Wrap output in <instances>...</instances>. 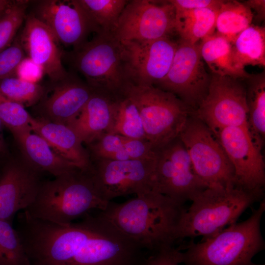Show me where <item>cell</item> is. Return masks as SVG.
Wrapping results in <instances>:
<instances>
[{
    "label": "cell",
    "instance_id": "obj_1",
    "mask_svg": "<svg viewBox=\"0 0 265 265\" xmlns=\"http://www.w3.org/2000/svg\"><path fill=\"white\" fill-rule=\"evenodd\" d=\"M30 265H144L145 250L100 213L59 225L18 213L17 226Z\"/></svg>",
    "mask_w": 265,
    "mask_h": 265
},
{
    "label": "cell",
    "instance_id": "obj_2",
    "mask_svg": "<svg viewBox=\"0 0 265 265\" xmlns=\"http://www.w3.org/2000/svg\"><path fill=\"white\" fill-rule=\"evenodd\" d=\"M186 209L183 204L151 190L124 203L110 201L100 213L151 253L174 246Z\"/></svg>",
    "mask_w": 265,
    "mask_h": 265
},
{
    "label": "cell",
    "instance_id": "obj_3",
    "mask_svg": "<svg viewBox=\"0 0 265 265\" xmlns=\"http://www.w3.org/2000/svg\"><path fill=\"white\" fill-rule=\"evenodd\" d=\"M109 202L101 196L89 169L77 167L42 182L26 211L34 218L67 225L93 210H104Z\"/></svg>",
    "mask_w": 265,
    "mask_h": 265
},
{
    "label": "cell",
    "instance_id": "obj_4",
    "mask_svg": "<svg viewBox=\"0 0 265 265\" xmlns=\"http://www.w3.org/2000/svg\"><path fill=\"white\" fill-rule=\"evenodd\" d=\"M265 200L260 202L250 216L199 242L190 240L178 248L184 265H261L252 261L265 249L261 222Z\"/></svg>",
    "mask_w": 265,
    "mask_h": 265
},
{
    "label": "cell",
    "instance_id": "obj_5",
    "mask_svg": "<svg viewBox=\"0 0 265 265\" xmlns=\"http://www.w3.org/2000/svg\"><path fill=\"white\" fill-rule=\"evenodd\" d=\"M264 199V193L232 187H209L199 193L186 209L179 240L210 238L237 222L242 213Z\"/></svg>",
    "mask_w": 265,
    "mask_h": 265
},
{
    "label": "cell",
    "instance_id": "obj_6",
    "mask_svg": "<svg viewBox=\"0 0 265 265\" xmlns=\"http://www.w3.org/2000/svg\"><path fill=\"white\" fill-rule=\"evenodd\" d=\"M67 57L95 92L118 99L125 96L132 84L124 46L112 33H96L91 40L67 53Z\"/></svg>",
    "mask_w": 265,
    "mask_h": 265
},
{
    "label": "cell",
    "instance_id": "obj_7",
    "mask_svg": "<svg viewBox=\"0 0 265 265\" xmlns=\"http://www.w3.org/2000/svg\"><path fill=\"white\" fill-rule=\"evenodd\" d=\"M125 96L137 107L146 139L154 148L178 137L194 111L173 93L154 85L131 84Z\"/></svg>",
    "mask_w": 265,
    "mask_h": 265
},
{
    "label": "cell",
    "instance_id": "obj_8",
    "mask_svg": "<svg viewBox=\"0 0 265 265\" xmlns=\"http://www.w3.org/2000/svg\"><path fill=\"white\" fill-rule=\"evenodd\" d=\"M179 137L196 174L208 187L236 186L234 167L217 137L193 112Z\"/></svg>",
    "mask_w": 265,
    "mask_h": 265
},
{
    "label": "cell",
    "instance_id": "obj_9",
    "mask_svg": "<svg viewBox=\"0 0 265 265\" xmlns=\"http://www.w3.org/2000/svg\"><path fill=\"white\" fill-rule=\"evenodd\" d=\"M152 190L184 205L209 187L196 174L180 138L155 148Z\"/></svg>",
    "mask_w": 265,
    "mask_h": 265
},
{
    "label": "cell",
    "instance_id": "obj_10",
    "mask_svg": "<svg viewBox=\"0 0 265 265\" xmlns=\"http://www.w3.org/2000/svg\"><path fill=\"white\" fill-rule=\"evenodd\" d=\"M243 80L211 76L207 94L193 114L215 134L227 127L246 128V89Z\"/></svg>",
    "mask_w": 265,
    "mask_h": 265
},
{
    "label": "cell",
    "instance_id": "obj_11",
    "mask_svg": "<svg viewBox=\"0 0 265 265\" xmlns=\"http://www.w3.org/2000/svg\"><path fill=\"white\" fill-rule=\"evenodd\" d=\"M176 31L175 10L169 0H129L112 32L121 42L170 37Z\"/></svg>",
    "mask_w": 265,
    "mask_h": 265
},
{
    "label": "cell",
    "instance_id": "obj_12",
    "mask_svg": "<svg viewBox=\"0 0 265 265\" xmlns=\"http://www.w3.org/2000/svg\"><path fill=\"white\" fill-rule=\"evenodd\" d=\"M90 160L88 169L98 190L107 202L120 196L138 195L152 190L154 158L128 160L90 159Z\"/></svg>",
    "mask_w": 265,
    "mask_h": 265
},
{
    "label": "cell",
    "instance_id": "obj_13",
    "mask_svg": "<svg viewBox=\"0 0 265 265\" xmlns=\"http://www.w3.org/2000/svg\"><path fill=\"white\" fill-rule=\"evenodd\" d=\"M177 42L167 74L155 86L173 93L194 111L207 94L211 77L205 69L200 45L181 39Z\"/></svg>",
    "mask_w": 265,
    "mask_h": 265
},
{
    "label": "cell",
    "instance_id": "obj_14",
    "mask_svg": "<svg viewBox=\"0 0 265 265\" xmlns=\"http://www.w3.org/2000/svg\"><path fill=\"white\" fill-rule=\"evenodd\" d=\"M235 170L236 186L264 193L265 166L262 153L245 127H230L215 134Z\"/></svg>",
    "mask_w": 265,
    "mask_h": 265
},
{
    "label": "cell",
    "instance_id": "obj_15",
    "mask_svg": "<svg viewBox=\"0 0 265 265\" xmlns=\"http://www.w3.org/2000/svg\"><path fill=\"white\" fill-rule=\"evenodd\" d=\"M121 42L132 84L154 86L167 74L178 44L170 37Z\"/></svg>",
    "mask_w": 265,
    "mask_h": 265
},
{
    "label": "cell",
    "instance_id": "obj_16",
    "mask_svg": "<svg viewBox=\"0 0 265 265\" xmlns=\"http://www.w3.org/2000/svg\"><path fill=\"white\" fill-rule=\"evenodd\" d=\"M34 14L52 31L59 43L73 50L99 31L79 0L37 1Z\"/></svg>",
    "mask_w": 265,
    "mask_h": 265
},
{
    "label": "cell",
    "instance_id": "obj_17",
    "mask_svg": "<svg viewBox=\"0 0 265 265\" xmlns=\"http://www.w3.org/2000/svg\"><path fill=\"white\" fill-rule=\"evenodd\" d=\"M39 172L25 160H12L0 168V220L12 223L33 202L42 183Z\"/></svg>",
    "mask_w": 265,
    "mask_h": 265
},
{
    "label": "cell",
    "instance_id": "obj_18",
    "mask_svg": "<svg viewBox=\"0 0 265 265\" xmlns=\"http://www.w3.org/2000/svg\"><path fill=\"white\" fill-rule=\"evenodd\" d=\"M20 41L29 58L50 79L51 83L66 78L69 73L62 64L64 53L51 29L34 13L26 15Z\"/></svg>",
    "mask_w": 265,
    "mask_h": 265
},
{
    "label": "cell",
    "instance_id": "obj_19",
    "mask_svg": "<svg viewBox=\"0 0 265 265\" xmlns=\"http://www.w3.org/2000/svg\"><path fill=\"white\" fill-rule=\"evenodd\" d=\"M86 82L69 74L64 79L51 83L37 104L40 118L49 122L68 124L81 110L94 92Z\"/></svg>",
    "mask_w": 265,
    "mask_h": 265
},
{
    "label": "cell",
    "instance_id": "obj_20",
    "mask_svg": "<svg viewBox=\"0 0 265 265\" xmlns=\"http://www.w3.org/2000/svg\"><path fill=\"white\" fill-rule=\"evenodd\" d=\"M116 100L94 91L81 110L67 126L82 143L90 145L110 133Z\"/></svg>",
    "mask_w": 265,
    "mask_h": 265
},
{
    "label": "cell",
    "instance_id": "obj_21",
    "mask_svg": "<svg viewBox=\"0 0 265 265\" xmlns=\"http://www.w3.org/2000/svg\"><path fill=\"white\" fill-rule=\"evenodd\" d=\"M31 131L43 137L60 157L82 169L90 165L89 152L76 133L68 126L41 118H33Z\"/></svg>",
    "mask_w": 265,
    "mask_h": 265
},
{
    "label": "cell",
    "instance_id": "obj_22",
    "mask_svg": "<svg viewBox=\"0 0 265 265\" xmlns=\"http://www.w3.org/2000/svg\"><path fill=\"white\" fill-rule=\"evenodd\" d=\"M13 134L25 161L37 170L48 172L56 177L78 167L60 157L43 137L31 130Z\"/></svg>",
    "mask_w": 265,
    "mask_h": 265
},
{
    "label": "cell",
    "instance_id": "obj_23",
    "mask_svg": "<svg viewBox=\"0 0 265 265\" xmlns=\"http://www.w3.org/2000/svg\"><path fill=\"white\" fill-rule=\"evenodd\" d=\"M199 45L201 57L213 74L241 80L252 75L237 64L231 43L223 36L213 33L201 40Z\"/></svg>",
    "mask_w": 265,
    "mask_h": 265
},
{
    "label": "cell",
    "instance_id": "obj_24",
    "mask_svg": "<svg viewBox=\"0 0 265 265\" xmlns=\"http://www.w3.org/2000/svg\"><path fill=\"white\" fill-rule=\"evenodd\" d=\"M247 107L246 130L253 143L262 150L265 138V71L244 80Z\"/></svg>",
    "mask_w": 265,
    "mask_h": 265
},
{
    "label": "cell",
    "instance_id": "obj_25",
    "mask_svg": "<svg viewBox=\"0 0 265 265\" xmlns=\"http://www.w3.org/2000/svg\"><path fill=\"white\" fill-rule=\"evenodd\" d=\"M218 9H175L176 31L180 39L195 44L214 33Z\"/></svg>",
    "mask_w": 265,
    "mask_h": 265
},
{
    "label": "cell",
    "instance_id": "obj_26",
    "mask_svg": "<svg viewBox=\"0 0 265 265\" xmlns=\"http://www.w3.org/2000/svg\"><path fill=\"white\" fill-rule=\"evenodd\" d=\"M234 59L244 69L246 66H265V27L250 25L232 44Z\"/></svg>",
    "mask_w": 265,
    "mask_h": 265
},
{
    "label": "cell",
    "instance_id": "obj_27",
    "mask_svg": "<svg viewBox=\"0 0 265 265\" xmlns=\"http://www.w3.org/2000/svg\"><path fill=\"white\" fill-rule=\"evenodd\" d=\"M253 18L252 10L244 2L223 0L217 13L216 33L232 44L237 36L252 24Z\"/></svg>",
    "mask_w": 265,
    "mask_h": 265
},
{
    "label": "cell",
    "instance_id": "obj_28",
    "mask_svg": "<svg viewBox=\"0 0 265 265\" xmlns=\"http://www.w3.org/2000/svg\"><path fill=\"white\" fill-rule=\"evenodd\" d=\"M109 133L146 140L138 110L133 102L126 96L116 100Z\"/></svg>",
    "mask_w": 265,
    "mask_h": 265
},
{
    "label": "cell",
    "instance_id": "obj_29",
    "mask_svg": "<svg viewBox=\"0 0 265 265\" xmlns=\"http://www.w3.org/2000/svg\"><path fill=\"white\" fill-rule=\"evenodd\" d=\"M79 0L98 28V33H112L129 1L126 0Z\"/></svg>",
    "mask_w": 265,
    "mask_h": 265
},
{
    "label": "cell",
    "instance_id": "obj_30",
    "mask_svg": "<svg viewBox=\"0 0 265 265\" xmlns=\"http://www.w3.org/2000/svg\"><path fill=\"white\" fill-rule=\"evenodd\" d=\"M46 88L37 83L17 77L0 80V91L10 100L24 107L36 105L44 95Z\"/></svg>",
    "mask_w": 265,
    "mask_h": 265
},
{
    "label": "cell",
    "instance_id": "obj_31",
    "mask_svg": "<svg viewBox=\"0 0 265 265\" xmlns=\"http://www.w3.org/2000/svg\"><path fill=\"white\" fill-rule=\"evenodd\" d=\"M0 265H30L16 229L0 219Z\"/></svg>",
    "mask_w": 265,
    "mask_h": 265
},
{
    "label": "cell",
    "instance_id": "obj_32",
    "mask_svg": "<svg viewBox=\"0 0 265 265\" xmlns=\"http://www.w3.org/2000/svg\"><path fill=\"white\" fill-rule=\"evenodd\" d=\"M29 1H13L0 18V52L11 44L18 30L26 18Z\"/></svg>",
    "mask_w": 265,
    "mask_h": 265
},
{
    "label": "cell",
    "instance_id": "obj_33",
    "mask_svg": "<svg viewBox=\"0 0 265 265\" xmlns=\"http://www.w3.org/2000/svg\"><path fill=\"white\" fill-rule=\"evenodd\" d=\"M0 118L3 125L13 134L31 130V125L34 118L25 107L7 99L0 91Z\"/></svg>",
    "mask_w": 265,
    "mask_h": 265
},
{
    "label": "cell",
    "instance_id": "obj_34",
    "mask_svg": "<svg viewBox=\"0 0 265 265\" xmlns=\"http://www.w3.org/2000/svg\"><path fill=\"white\" fill-rule=\"evenodd\" d=\"M25 53L20 38L0 52V80L16 74L18 67L25 58Z\"/></svg>",
    "mask_w": 265,
    "mask_h": 265
},
{
    "label": "cell",
    "instance_id": "obj_35",
    "mask_svg": "<svg viewBox=\"0 0 265 265\" xmlns=\"http://www.w3.org/2000/svg\"><path fill=\"white\" fill-rule=\"evenodd\" d=\"M150 253L144 265H180L182 263V252L175 246L165 247Z\"/></svg>",
    "mask_w": 265,
    "mask_h": 265
},
{
    "label": "cell",
    "instance_id": "obj_36",
    "mask_svg": "<svg viewBox=\"0 0 265 265\" xmlns=\"http://www.w3.org/2000/svg\"><path fill=\"white\" fill-rule=\"evenodd\" d=\"M43 73L41 69L29 58H25L18 67L16 75L21 79L37 83Z\"/></svg>",
    "mask_w": 265,
    "mask_h": 265
},
{
    "label": "cell",
    "instance_id": "obj_37",
    "mask_svg": "<svg viewBox=\"0 0 265 265\" xmlns=\"http://www.w3.org/2000/svg\"><path fill=\"white\" fill-rule=\"evenodd\" d=\"M221 0H170L176 10H192L202 8L218 9Z\"/></svg>",
    "mask_w": 265,
    "mask_h": 265
},
{
    "label": "cell",
    "instance_id": "obj_38",
    "mask_svg": "<svg viewBox=\"0 0 265 265\" xmlns=\"http://www.w3.org/2000/svg\"><path fill=\"white\" fill-rule=\"evenodd\" d=\"M252 10L256 12L255 19L258 22H261L265 19V0H249L244 2Z\"/></svg>",
    "mask_w": 265,
    "mask_h": 265
},
{
    "label": "cell",
    "instance_id": "obj_39",
    "mask_svg": "<svg viewBox=\"0 0 265 265\" xmlns=\"http://www.w3.org/2000/svg\"><path fill=\"white\" fill-rule=\"evenodd\" d=\"M3 124L0 118V155L4 154L6 152V147L3 138L2 132V127Z\"/></svg>",
    "mask_w": 265,
    "mask_h": 265
},
{
    "label": "cell",
    "instance_id": "obj_40",
    "mask_svg": "<svg viewBox=\"0 0 265 265\" xmlns=\"http://www.w3.org/2000/svg\"><path fill=\"white\" fill-rule=\"evenodd\" d=\"M13 1L8 0H0V13L6 10L12 3Z\"/></svg>",
    "mask_w": 265,
    "mask_h": 265
},
{
    "label": "cell",
    "instance_id": "obj_41",
    "mask_svg": "<svg viewBox=\"0 0 265 265\" xmlns=\"http://www.w3.org/2000/svg\"><path fill=\"white\" fill-rule=\"evenodd\" d=\"M3 12L0 13V18L1 17V16H2V14H3Z\"/></svg>",
    "mask_w": 265,
    "mask_h": 265
}]
</instances>
